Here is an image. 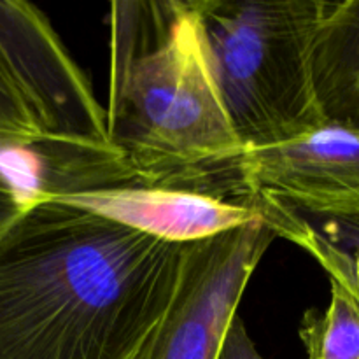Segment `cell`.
I'll return each instance as SVG.
<instances>
[{
    "instance_id": "1",
    "label": "cell",
    "mask_w": 359,
    "mask_h": 359,
    "mask_svg": "<svg viewBox=\"0 0 359 359\" xmlns=\"http://www.w3.org/2000/svg\"><path fill=\"white\" fill-rule=\"evenodd\" d=\"M184 244L58 200L0 233V359H133L167 311Z\"/></svg>"
},
{
    "instance_id": "2",
    "label": "cell",
    "mask_w": 359,
    "mask_h": 359,
    "mask_svg": "<svg viewBox=\"0 0 359 359\" xmlns=\"http://www.w3.org/2000/svg\"><path fill=\"white\" fill-rule=\"evenodd\" d=\"M109 144L144 186L252 202L196 0L111 4Z\"/></svg>"
},
{
    "instance_id": "3",
    "label": "cell",
    "mask_w": 359,
    "mask_h": 359,
    "mask_svg": "<svg viewBox=\"0 0 359 359\" xmlns=\"http://www.w3.org/2000/svg\"><path fill=\"white\" fill-rule=\"evenodd\" d=\"M228 119L244 149L287 142L323 125L312 46L325 0H196Z\"/></svg>"
},
{
    "instance_id": "4",
    "label": "cell",
    "mask_w": 359,
    "mask_h": 359,
    "mask_svg": "<svg viewBox=\"0 0 359 359\" xmlns=\"http://www.w3.org/2000/svg\"><path fill=\"white\" fill-rule=\"evenodd\" d=\"M0 132L107 142L104 105L46 14L0 0Z\"/></svg>"
},
{
    "instance_id": "5",
    "label": "cell",
    "mask_w": 359,
    "mask_h": 359,
    "mask_svg": "<svg viewBox=\"0 0 359 359\" xmlns=\"http://www.w3.org/2000/svg\"><path fill=\"white\" fill-rule=\"evenodd\" d=\"M277 237L256 221L184 244L174 297L133 359H219L249 279Z\"/></svg>"
},
{
    "instance_id": "6",
    "label": "cell",
    "mask_w": 359,
    "mask_h": 359,
    "mask_svg": "<svg viewBox=\"0 0 359 359\" xmlns=\"http://www.w3.org/2000/svg\"><path fill=\"white\" fill-rule=\"evenodd\" d=\"M251 196L337 223L359 221V130L323 123L287 142L244 149Z\"/></svg>"
},
{
    "instance_id": "7",
    "label": "cell",
    "mask_w": 359,
    "mask_h": 359,
    "mask_svg": "<svg viewBox=\"0 0 359 359\" xmlns=\"http://www.w3.org/2000/svg\"><path fill=\"white\" fill-rule=\"evenodd\" d=\"M132 184L142 182L107 142L0 132V233L41 202Z\"/></svg>"
},
{
    "instance_id": "8",
    "label": "cell",
    "mask_w": 359,
    "mask_h": 359,
    "mask_svg": "<svg viewBox=\"0 0 359 359\" xmlns=\"http://www.w3.org/2000/svg\"><path fill=\"white\" fill-rule=\"evenodd\" d=\"M119 224L172 242L189 244L265 221V202L255 196L251 203L186 189L158 186H119L58 198Z\"/></svg>"
},
{
    "instance_id": "9",
    "label": "cell",
    "mask_w": 359,
    "mask_h": 359,
    "mask_svg": "<svg viewBox=\"0 0 359 359\" xmlns=\"http://www.w3.org/2000/svg\"><path fill=\"white\" fill-rule=\"evenodd\" d=\"M312 83L325 121L359 130V0H325L312 46Z\"/></svg>"
},
{
    "instance_id": "10",
    "label": "cell",
    "mask_w": 359,
    "mask_h": 359,
    "mask_svg": "<svg viewBox=\"0 0 359 359\" xmlns=\"http://www.w3.org/2000/svg\"><path fill=\"white\" fill-rule=\"evenodd\" d=\"M300 248L321 263L332 286L328 309H309L302 318L298 333L307 359H359V291L353 258L316 230Z\"/></svg>"
},
{
    "instance_id": "11",
    "label": "cell",
    "mask_w": 359,
    "mask_h": 359,
    "mask_svg": "<svg viewBox=\"0 0 359 359\" xmlns=\"http://www.w3.org/2000/svg\"><path fill=\"white\" fill-rule=\"evenodd\" d=\"M219 359H265L258 353L255 342L245 330V325L238 316L233 319L224 337Z\"/></svg>"
},
{
    "instance_id": "12",
    "label": "cell",
    "mask_w": 359,
    "mask_h": 359,
    "mask_svg": "<svg viewBox=\"0 0 359 359\" xmlns=\"http://www.w3.org/2000/svg\"><path fill=\"white\" fill-rule=\"evenodd\" d=\"M353 265H354V280H356V287L359 291V251L356 259H353Z\"/></svg>"
},
{
    "instance_id": "13",
    "label": "cell",
    "mask_w": 359,
    "mask_h": 359,
    "mask_svg": "<svg viewBox=\"0 0 359 359\" xmlns=\"http://www.w3.org/2000/svg\"><path fill=\"white\" fill-rule=\"evenodd\" d=\"M340 224H344L346 228L353 230V233L358 235V237H359V221H354V223H340Z\"/></svg>"
}]
</instances>
